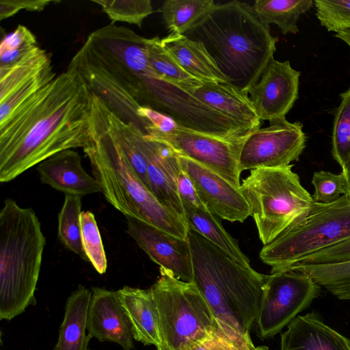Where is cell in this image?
<instances>
[{
  "label": "cell",
  "instance_id": "ab89813d",
  "mask_svg": "<svg viewBox=\"0 0 350 350\" xmlns=\"http://www.w3.org/2000/svg\"><path fill=\"white\" fill-rule=\"evenodd\" d=\"M205 343L211 350H239L215 332Z\"/></svg>",
  "mask_w": 350,
  "mask_h": 350
},
{
  "label": "cell",
  "instance_id": "484cf974",
  "mask_svg": "<svg viewBox=\"0 0 350 350\" xmlns=\"http://www.w3.org/2000/svg\"><path fill=\"white\" fill-rule=\"evenodd\" d=\"M50 64L46 52L36 46L14 64L0 67V100L25 85Z\"/></svg>",
  "mask_w": 350,
  "mask_h": 350
},
{
  "label": "cell",
  "instance_id": "d590c367",
  "mask_svg": "<svg viewBox=\"0 0 350 350\" xmlns=\"http://www.w3.org/2000/svg\"><path fill=\"white\" fill-rule=\"evenodd\" d=\"M312 184L314 187L312 197L318 204H332L339 200L341 194L349 195L347 180L342 172L336 174L323 170L315 172Z\"/></svg>",
  "mask_w": 350,
  "mask_h": 350
},
{
  "label": "cell",
  "instance_id": "ffe728a7",
  "mask_svg": "<svg viewBox=\"0 0 350 350\" xmlns=\"http://www.w3.org/2000/svg\"><path fill=\"white\" fill-rule=\"evenodd\" d=\"M281 334L280 350H350V340L313 311L296 317Z\"/></svg>",
  "mask_w": 350,
  "mask_h": 350
},
{
  "label": "cell",
  "instance_id": "f546056e",
  "mask_svg": "<svg viewBox=\"0 0 350 350\" xmlns=\"http://www.w3.org/2000/svg\"><path fill=\"white\" fill-rule=\"evenodd\" d=\"M81 196L65 194L64 202L58 215V238L68 250L88 261L82 245L80 226Z\"/></svg>",
  "mask_w": 350,
  "mask_h": 350
},
{
  "label": "cell",
  "instance_id": "4dcf8cb0",
  "mask_svg": "<svg viewBox=\"0 0 350 350\" xmlns=\"http://www.w3.org/2000/svg\"><path fill=\"white\" fill-rule=\"evenodd\" d=\"M332 136V152L342 170L350 163V88L340 95Z\"/></svg>",
  "mask_w": 350,
  "mask_h": 350
},
{
  "label": "cell",
  "instance_id": "d6986e66",
  "mask_svg": "<svg viewBox=\"0 0 350 350\" xmlns=\"http://www.w3.org/2000/svg\"><path fill=\"white\" fill-rule=\"evenodd\" d=\"M186 92L249 133L260 128L261 120L248 94L239 91L228 83L201 82Z\"/></svg>",
  "mask_w": 350,
  "mask_h": 350
},
{
  "label": "cell",
  "instance_id": "9c48e42d",
  "mask_svg": "<svg viewBox=\"0 0 350 350\" xmlns=\"http://www.w3.org/2000/svg\"><path fill=\"white\" fill-rule=\"evenodd\" d=\"M162 340L161 349L180 350L193 341L205 342L218 329L215 317L196 284L160 268L150 287Z\"/></svg>",
  "mask_w": 350,
  "mask_h": 350
},
{
  "label": "cell",
  "instance_id": "b9f144b4",
  "mask_svg": "<svg viewBox=\"0 0 350 350\" xmlns=\"http://www.w3.org/2000/svg\"><path fill=\"white\" fill-rule=\"evenodd\" d=\"M335 37L344 41L350 47V29L336 33Z\"/></svg>",
  "mask_w": 350,
  "mask_h": 350
},
{
  "label": "cell",
  "instance_id": "277c9868",
  "mask_svg": "<svg viewBox=\"0 0 350 350\" xmlns=\"http://www.w3.org/2000/svg\"><path fill=\"white\" fill-rule=\"evenodd\" d=\"M183 35L200 42L228 83L247 94L273 59L278 41L252 6L239 1L215 4Z\"/></svg>",
  "mask_w": 350,
  "mask_h": 350
},
{
  "label": "cell",
  "instance_id": "e0dca14e",
  "mask_svg": "<svg viewBox=\"0 0 350 350\" xmlns=\"http://www.w3.org/2000/svg\"><path fill=\"white\" fill-rule=\"evenodd\" d=\"M142 148L147 161L150 191L165 208L186 224L176 186L177 178L182 170L178 154L168 145L148 139L146 134Z\"/></svg>",
  "mask_w": 350,
  "mask_h": 350
},
{
  "label": "cell",
  "instance_id": "74e56055",
  "mask_svg": "<svg viewBox=\"0 0 350 350\" xmlns=\"http://www.w3.org/2000/svg\"><path fill=\"white\" fill-rule=\"evenodd\" d=\"M59 2L54 0H1L0 19L2 21L10 18L21 10L40 12L51 3Z\"/></svg>",
  "mask_w": 350,
  "mask_h": 350
},
{
  "label": "cell",
  "instance_id": "ee69618b",
  "mask_svg": "<svg viewBox=\"0 0 350 350\" xmlns=\"http://www.w3.org/2000/svg\"><path fill=\"white\" fill-rule=\"evenodd\" d=\"M256 348H257V350H269V348L265 346H260V347H258Z\"/></svg>",
  "mask_w": 350,
  "mask_h": 350
},
{
  "label": "cell",
  "instance_id": "52a82bcc",
  "mask_svg": "<svg viewBox=\"0 0 350 350\" xmlns=\"http://www.w3.org/2000/svg\"><path fill=\"white\" fill-rule=\"evenodd\" d=\"M293 166L252 170L241 184L264 245L303 219L314 204Z\"/></svg>",
  "mask_w": 350,
  "mask_h": 350
},
{
  "label": "cell",
  "instance_id": "6da1fadb",
  "mask_svg": "<svg viewBox=\"0 0 350 350\" xmlns=\"http://www.w3.org/2000/svg\"><path fill=\"white\" fill-rule=\"evenodd\" d=\"M92 92L67 68L0 123V181L8 183L61 151L91 137Z\"/></svg>",
  "mask_w": 350,
  "mask_h": 350
},
{
  "label": "cell",
  "instance_id": "2e32d148",
  "mask_svg": "<svg viewBox=\"0 0 350 350\" xmlns=\"http://www.w3.org/2000/svg\"><path fill=\"white\" fill-rule=\"evenodd\" d=\"M87 330L90 338L116 342L123 350L133 349V325L118 291L92 288Z\"/></svg>",
  "mask_w": 350,
  "mask_h": 350
},
{
  "label": "cell",
  "instance_id": "8fae6325",
  "mask_svg": "<svg viewBox=\"0 0 350 350\" xmlns=\"http://www.w3.org/2000/svg\"><path fill=\"white\" fill-rule=\"evenodd\" d=\"M148 139L163 142L178 154L187 157L218 174L240 189L239 156L243 140H233L210 135L177 124L163 133L148 128Z\"/></svg>",
  "mask_w": 350,
  "mask_h": 350
},
{
  "label": "cell",
  "instance_id": "ba28073f",
  "mask_svg": "<svg viewBox=\"0 0 350 350\" xmlns=\"http://www.w3.org/2000/svg\"><path fill=\"white\" fill-rule=\"evenodd\" d=\"M350 238V198L336 202H314L310 213L260 252V258L271 267V273L284 271L303 257Z\"/></svg>",
  "mask_w": 350,
  "mask_h": 350
},
{
  "label": "cell",
  "instance_id": "e575fe53",
  "mask_svg": "<svg viewBox=\"0 0 350 350\" xmlns=\"http://www.w3.org/2000/svg\"><path fill=\"white\" fill-rule=\"evenodd\" d=\"M314 4L317 18L328 31L350 29V0H315Z\"/></svg>",
  "mask_w": 350,
  "mask_h": 350
},
{
  "label": "cell",
  "instance_id": "f35d334b",
  "mask_svg": "<svg viewBox=\"0 0 350 350\" xmlns=\"http://www.w3.org/2000/svg\"><path fill=\"white\" fill-rule=\"evenodd\" d=\"M176 186L183 204L206 208L199 197L192 180L183 169L178 176Z\"/></svg>",
  "mask_w": 350,
  "mask_h": 350
},
{
  "label": "cell",
  "instance_id": "f6af8a7d",
  "mask_svg": "<svg viewBox=\"0 0 350 350\" xmlns=\"http://www.w3.org/2000/svg\"><path fill=\"white\" fill-rule=\"evenodd\" d=\"M161 350H169V349H162Z\"/></svg>",
  "mask_w": 350,
  "mask_h": 350
},
{
  "label": "cell",
  "instance_id": "8992f818",
  "mask_svg": "<svg viewBox=\"0 0 350 350\" xmlns=\"http://www.w3.org/2000/svg\"><path fill=\"white\" fill-rule=\"evenodd\" d=\"M46 239L34 211L7 199L0 212V319L36 305Z\"/></svg>",
  "mask_w": 350,
  "mask_h": 350
},
{
  "label": "cell",
  "instance_id": "44dd1931",
  "mask_svg": "<svg viewBox=\"0 0 350 350\" xmlns=\"http://www.w3.org/2000/svg\"><path fill=\"white\" fill-rule=\"evenodd\" d=\"M118 291L133 325L134 339L144 345H154L157 350H161L159 315L150 288L124 286Z\"/></svg>",
  "mask_w": 350,
  "mask_h": 350
},
{
  "label": "cell",
  "instance_id": "5bb4252c",
  "mask_svg": "<svg viewBox=\"0 0 350 350\" xmlns=\"http://www.w3.org/2000/svg\"><path fill=\"white\" fill-rule=\"evenodd\" d=\"M182 169L188 174L206 208L231 222L243 223L251 215L240 189L206 167L178 154Z\"/></svg>",
  "mask_w": 350,
  "mask_h": 350
},
{
  "label": "cell",
  "instance_id": "8d00e7d4",
  "mask_svg": "<svg viewBox=\"0 0 350 350\" xmlns=\"http://www.w3.org/2000/svg\"><path fill=\"white\" fill-rule=\"evenodd\" d=\"M348 261H350V238L306 256L291 267L332 264Z\"/></svg>",
  "mask_w": 350,
  "mask_h": 350
},
{
  "label": "cell",
  "instance_id": "60d3db41",
  "mask_svg": "<svg viewBox=\"0 0 350 350\" xmlns=\"http://www.w3.org/2000/svg\"><path fill=\"white\" fill-rule=\"evenodd\" d=\"M180 350H211L205 342L193 341L186 344Z\"/></svg>",
  "mask_w": 350,
  "mask_h": 350
},
{
  "label": "cell",
  "instance_id": "d4e9b609",
  "mask_svg": "<svg viewBox=\"0 0 350 350\" xmlns=\"http://www.w3.org/2000/svg\"><path fill=\"white\" fill-rule=\"evenodd\" d=\"M312 0H256L252 8L262 23L276 25L284 35L299 31L297 21L313 5Z\"/></svg>",
  "mask_w": 350,
  "mask_h": 350
},
{
  "label": "cell",
  "instance_id": "4316f807",
  "mask_svg": "<svg viewBox=\"0 0 350 350\" xmlns=\"http://www.w3.org/2000/svg\"><path fill=\"white\" fill-rule=\"evenodd\" d=\"M213 0H167L160 12L166 28L173 35H183L215 7Z\"/></svg>",
  "mask_w": 350,
  "mask_h": 350
},
{
  "label": "cell",
  "instance_id": "9a60e30c",
  "mask_svg": "<svg viewBox=\"0 0 350 350\" xmlns=\"http://www.w3.org/2000/svg\"><path fill=\"white\" fill-rule=\"evenodd\" d=\"M127 232L150 259L175 278L191 282L193 270L187 240L173 236L139 219L125 216Z\"/></svg>",
  "mask_w": 350,
  "mask_h": 350
},
{
  "label": "cell",
  "instance_id": "d6a6232c",
  "mask_svg": "<svg viewBox=\"0 0 350 350\" xmlns=\"http://www.w3.org/2000/svg\"><path fill=\"white\" fill-rule=\"evenodd\" d=\"M81 241L88 261L96 271L103 274L106 272L107 262L100 231L94 214L82 211L80 216Z\"/></svg>",
  "mask_w": 350,
  "mask_h": 350
},
{
  "label": "cell",
  "instance_id": "4fadbf2b",
  "mask_svg": "<svg viewBox=\"0 0 350 350\" xmlns=\"http://www.w3.org/2000/svg\"><path fill=\"white\" fill-rule=\"evenodd\" d=\"M300 75L289 61L273 58L269 62L258 81L248 91L260 120L285 118L298 97Z\"/></svg>",
  "mask_w": 350,
  "mask_h": 350
},
{
  "label": "cell",
  "instance_id": "30bf717a",
  "mask_svg": "<svg viewBox=\"0 0 350 350\" xmlns=\"http://www.w3.org/2000/svg\"><path fill=\"white\" fill-rule=\"evenodd\" d=\"M321 287L306 273L287 269L267 275L256 320L258 336L269 339L308 308Z\"/></svg>",
  "mask_w": 350,
  "mask_h": 350
},
{
  "label": "cell",
  "instance_id": "3957f363",
  "mask_svg": "<svg viewBox=\"0 0 350 350\" xmlns=\"http://www.w3.org/2000/svg\"><path fill=\"white\" fill-rule=\"evenodd\" d=\"M192 282L218 325L215 334L239 350H257L250 337L267 275L230 258L198 233L189 230Z\"/></svg>",
  "mask_w": 350,
  "mask_h": 350
},
{
  "label": "cell",
  "instance_id": "7402d4cb",
  "mask_svg": "<svg viewBox=\"0 0 350 350\" xmlns=\"http://www.w3.org/2000/svg\"><path fill=\"white\" fill-rule=\"evenodd\" d=\"M165 49L189 75L202 82L228 83L203 44L185 35L161 38Z\"/></svg>",
  "mask_w": 350,
  "mask_h": 350
},
{
  "label": "cell",
  "instance_id": "ac0fdd59",
  "mask_svg": "<svg viewBox=\"0 0 350 350\" xmlns=\"http://www.w3.org/2000/svg\"><path fill=\"white\" fill-rule=\"evenodd\" d=\"M36 166L43 184L65 194L102 193L98 181L85 171L80 154L72 149L57 152Z\"/></svg>",
  "mask_w": 350,
  "mask_h": 350
},
{
  "label": "cell",
  "instance_id": "83f0119b",
  "mask_svg": "<svg viewBox=\"0 0 350 350\" xmlns=\"http://www.w3.org/2000/svg\"><path fill=\"white\" fill-rule=\"evenodd\" d=\"M146 55L154 70L162 78L187 90L202 81L187 73L165 49L159 37L146 38Z\"/></svg>",
  "mask_w": 350,
  "mask_h": 350
},
{
  "label": "cell",
  "instance_id": "7bdbcfd3",
  "mask_svg": "<svg viewBox=\"0 0 350 350\" xmlns=\"http://www.w3.org/2000/svg\"><path fill=\"white\" fill-rule=\"evenodd\" d=\"M342 172L344 174L347 180L349 190L348 196L350 198V163L342 170Z\"/></svg>",
  "mask_w": 350,
  "mask_h": 350
},
{
  "label": "cell",
  "instance_id": "cb8c5ba5",
  "mask_svg": "<svg viewBox=\"0 0 350 350\" xmlns=\"http://www.w3.org/2000/svg\"><path fill=\"white\" fill-rule=\"evenodd\" d=\"M186 224L194 231L220 248L235 261L250 266L248 258L241 250L238 242L223 228L207 208L183 204Z\"/></svg>",
  "mask_w": 350,
  "mask_h": 350
},
{
  "label": "cell",
  "instance_id": "836d02e7",
  "mask_svg": "<svg viewBox=\"0 0 350 350\" xmlns=\"http://www.w3.org/2000/svg\"><path fill=\"white\" fill-rule=\"evenodd\" d=\"M36 38L25 26L18 25L0 45V67L12 65L36 46Z\"/></svg>",
  "mask_w": 350,
  "mask_h": 350
},
{
  "label": "cell",
  "instance_id": "1f68e13d",
  "mask_svg": "<svg viewBox=\"0 0 350 350\" xmlns=\"http://www.w3.org/2000/svg\"><path fill=\"white\" fill-rule=\"evenodd\" d=\"M108 16L111 23L124 22L141 27L146 18L153 12L150 0H92Z\"/></svg>",
  "mask_w": 350,
  "mask_h": 350
},
{
  "label": "cell",
  "instance_id": "603a6c76",
  "mask_svg": "<svg viewBox=\"0 0 350 350\" xmlns=\"http://www.w3.org/2000/svg\"><path fill=\"white\" fill-rule=\"evenodd\" d=\"M92 291L79 285L67 299L59 337L53 350H88L86 334Z\"/></svg>",
  "mask_w": 350,
  "mask_h": 350
},
{
  "label": "cell",
  "instance_id": "7a4b0ae2",
  "mask_svg": "<svg viewBox=\"0 0 350 350\" xmlns=\"http://www.w3.org/2000/svg\"><path fill=\"white\" fill-rule=\"evenodd\" d=\"M145 40L128 27L111 23L92 31L68 66L122 120L144 133L148 125L138 110L151 67Z\"/></svg>",
  "mask_w": 350,
  "mask_h": 350
},
{
  "label": "cell",
  "instance_id": "7c38bea8",
  "mask_svg": "<svg viewBox=\"0 0 350 350\" xmlns=\"http://www.w3.org/2000/svg\"><path fill=\"white\" fill-rule=\"evenodd\" d=\"M265 128L250 133L243 142L239 165L241 172L258 168H280L298 161L306 147L302 124L285 118L269 121Z\"/></svg>",
  "mask_w": 350,
  "mask_h": 350
},
{
  "label": "cell",
  "instance_id": "5b68a950",
  "mask_svg": "<svg viewBox=\"0 0 350 350\" xmlns=\"http://www.w3.org/2000/svg\"><path fill=\"white\" fill-rule=\"evenodd\" d=\"M91 137L83 151L106 200L125 216L187 240V224L170 213L144 184L91 106Z\"/></svg>",
  "mask_w": 350,
  "mask_h": 350
},
{
  "label": "cell",
  "instance_id": "f1b7e54d",
  "mask_svg": "<svg viewBox=\"0 0 350 350\" xmlns=\"http://www.w3.org/2000/svg\"><path fill=\"white\" fill-rule=\"evenodd\" d=\"M291 269L308 273L321 287L341 300H350V261L304 266Z\"/></svg>",
  "mask_w": 350,
  "mask_h": 350
}]
</instances>
